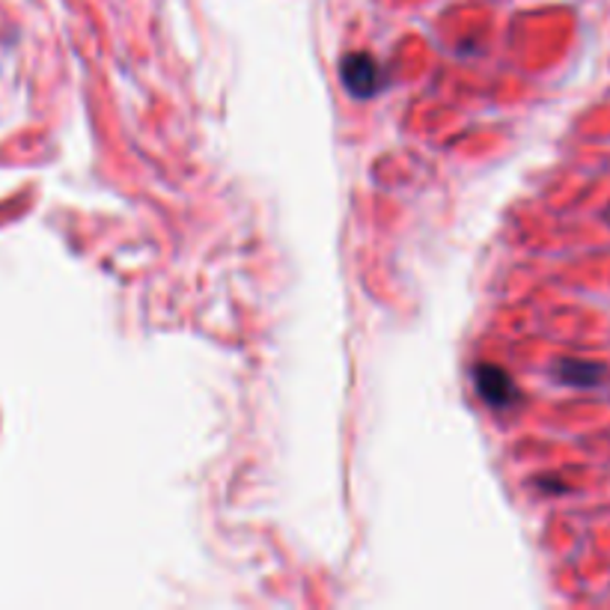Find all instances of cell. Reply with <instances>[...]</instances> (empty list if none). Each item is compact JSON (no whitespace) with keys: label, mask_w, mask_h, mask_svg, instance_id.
I'll use <instances>...</instances> for the list:
<instances>
[{"label":"cell","mask_w":610,"mask_h":610,"mask_svg":"<svg viewBox=\"0 0 610 610\" xmlns=\"http://www.w3.org/2000/svg\"><path fill=\"white\" fill-rule=\"evenodd\" d=\"M474 382H477L479 396L488 402V405H495V409H509L515 400H518V387L515 382L506 375L500 366H492V363H483L474 372Z\"/></svg>","instance_id":"obj_2"},{"label":"cell","mask_w":610,"mask_h":610,"mask_svg":"<svg viewBox=\"0 0 610 610\" xmlns=\"http://www.w3.org/2000/svg\"><path fill=\"white\" fill-rule=\"evenodd\" d=\"M340 72H343V84L352 96L370 99L379 90V63L363 51H354V54L343 58Z\"/></svg>","instance_id":"obj_1"},{"label":"cell","mask_w":610,"mask_h":610,"mask_svg":"<svg viewBox=\"0 0 610 610\" xmlns=\"http://www.w3.org/2000/svg\"><path fill=\"white\" fill-rule=\"evenodd\" d=\"M604 220H608V224H610V206H608V211H604Z\"/></svg>","instance_id":"obj_4"},{"label":"cell","mask_w":610,"mask_h":610,"mask_svg":"<svg viewBox=\"0 0 610 610\" xmlns=\"http://www.w3.org/2000/svg\"><path fill=\"white\" fill-rule=\"evenodd\" d=\"M554 375L557 382L569 384V387H599L608 379V370L596 361H583V358H562L554 363Z\"/></svg>","instance_id":"obj_3"}]
</instances>
